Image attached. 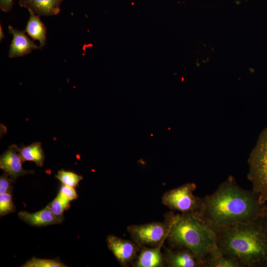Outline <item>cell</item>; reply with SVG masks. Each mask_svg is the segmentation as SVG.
Masks as SVG:
<instances>
[{
	"label": "cell",
	"instance_id": "obj_1",
	"mask_svg": "<svg viewBox=\"0 0 267 267\" xmlns=\"http://www.w3.org/2000/svg\"><path fill=\"white\" fill-rule=\"evenodd\" d=\"M266 205L252 189L242 188L230 176L213 193L202 198L198 212L215 231L255 219L264 213Z\"/></svg>",
	"mask_w": 267,
	"mask_h": 267
},
{
	"label": "cell",
	"instance_id": "obj_2",
	"mask_svg": "<svg viewBox=\"0 0 267 267\" xmlns=\"http://www.w3.org/2000/svg\"><path fill=\"white\" fill-rule=\"evenodd\" d=\"M215 231L217 247L242 267H267V214L265 210L251 221Z\"/></svg>",
	"mask_w": 267,
	"mask_h": 267
},
{
	"label": "cell",
	"instance_id": "obj_3",
	"mask_svg": "<svg viewBox=\"0 0 267 267\" xmlns=\"http://www.w3.org/2000/svg\"><path fill=\"white\" fill-rule=\"evenodd\" d=\"M168 227L167 239L175 249L189 250L202 267L203 262L213 249L217 247L215 231L202 219L198 212L165 215Z\"/></svg>",
	"mask_w": 267,
	"mask_h": 267
},
{
	"label": "cell",
	"instance_id": "obj_4",
	"mask_svg": "<svg viewBox=\"0 0 267 267\" xmlns=\"http://www.w3.org/2000/svg\"><path fill=\"white\" fill-rule=\"evenodd\" d=\"M247 178L262 204L267 201V127L258 137L248 158Z\"/></svg>",
	"mask_w": 267,
	"mask_h": 267
},
{
	"label": "cell",
	"instance_id": "obj_5",
	"mask_svg": "<svg viewBox=\"0 0 267 267\" xmlns=\"http://www.w3.org/2000/svg\"><path fill=\"white\" fill-rule=\"evenodd\" d=\"M196 189L195 183H186L166 192L162 197V202L170 209L181 213L198 212L202 198L194 195Z\"/></svg>",
	"mask_w": 267,
	"mask_h": 267
},
{
	"label": "cell",
	"instance_id": "obj_6",
	"mask_svg": "<svg viewBox=\"0 0 267 267\" xmlns=\"http://www.w3.org/2000/svg\"><path fill=\"white\" fill-rule=\"evenodd\" d=\"M127 230L133 241L140 247L161 245L168 234L167 224L160 222L132 224L129 225Z\"/></svg>",
	"mask_w": 267,
	"mask_h": 267
},
{
	"label": "cell",
	"instance_id": "obj_7",
	"mask_svg": "<svg viewBox=\"0 0 267 267\" xmlns=\"http://www.w3.org/2000/svg\"><path fill=\"white\" fill-rule=\"evenodd\" d=\"M108 249L121 266L126 267L136 257L141 247L134 241L124 239L113 235L106 238Z\"/></svg>",
	"mask_w": 267,
	"mask_h": 267
},
{
	"label": "cell",
	"instance_id": "obj_8",
	"mask_svg": "<svg viewBox=\"0 0 267 267\" xmlns=\"http://www.w3.org/2000/svg\"><path fill=\"white\" fill-rule=\"evenodd\" d=\"M18 148L15 144L9 146L0 158V168L13 180L20 176L34 173V171H27L22 168L23 162L19 155Z\"/></svg>",
	"mask_w": 267,
	"mask_h": 267
},
{
	"label": "cell",
	"instance_id": "obj_9",
	"mask_svg": "<svg viewBox=\"0 0 267 267\" xmlns=\"http://www.w3.org/2000/svg\"><path fill=\"white\" fill-rule=\"evenodd\" d=\"M9 33L13 35L10 45L8 56L10 58L25 56L30 53L33 49H41L25 34V31H19L8 26Z\"/></svg>",
	"mask_w": 267,
	"mask_h": 267
},
{
	"label": "cell",
	"instance_id": "obj_10",
	"mask_svg": "<svg viewBox=\"0 0 267 267\" xmlns=\"http://www.w3.org/2000/svg\"><path fill=\"white\" fill-rule=\"evenodd\" d=\"M164 260L169 267H201L193 254L185 248H165Z\"/></svg>",
	"mask_w": 267,
	"mask_h": 267
},
{
	"label": "cell",
	"instance_id": "obj_11",
	"mask_svg": "<svg viewBox=\"0 0 267 267\" xmlns=\"http://www.w3.org/2000/svg\"><path fill=\"white\" fill-rule=\"evenodd\" d=\"M63 0H19L21 7L31 10L40 16H52L58 14Z\"/></svg>",
	"mask_w": 267,
	"mask_h": 267
},
{
	"label": "cell",
	"instance_id": "obj_12",
	"mask_svg": "<svg viewBox=\"0 0 267 267\" xmlns=\"http://www.w3.org/2000/svg\"><path fill=\"white\" fill-rule=\"evenodd\" d=\"M18 215L21 220L33 226H46L59 223L62 221V220L57 218L47 206L34 213L20 211Z\"/></svg>",
	"mask_w": 267,
	"mask_h": 267
},
{
	"label": "cell",
	"instance_id": "obj_13",
	"mask_svg": "<svg viewBox=\"0 0 267 267\" xmlns=\"http://www.w3.org/2000/svg\"><path fill=\"white\" fill-rule=\"evenodd\" d=\"M161 245L151 247L142 246L134 264L135 267H162L164 265V256L161 252Z\"/></svg>",
	"mask_w": 267,
	"mask_h": 267
},
{
	"label": "cell",
	"instance_id": "obj_14",
	"mask_svg": "<svg viewBox=\"0 0 267 267\" xmlns=\"http://www.w3.org/2000/svg\"><path fill=\"white\" fill-rule=\"evenodd\" d=\"M28 10L30 13V17L25 32L33 40L39 41L40 43V46L42 48L46 44V27L40 20V15L36 14L30 9Z\"/></svg>",
	"mask_w": 267,
	"mask_h": 267
},
{
	"label": "cell",
	"instance_id": "obj_15",
	"mask_svg": "<svg viewBox=\"0 0 267 267\" xmlns=\"http://www.w3.org/2000/svg\"><path fill=\"white\" fill-rule=\"evenodd\" d=\"M202 267H242L239 262L225 255L217 247L212 250L206 257Z\"/></svg>",
	"mask_w": 267,
	"mask_h": 267
},
{
	"label": "cell",
	"instance_id": "obj_16",
	"mask_svg": "<svg viewBox=\"0 0 267 267\" xmlns=\"http://www.w3.org/2000/svg\"><path fill=\"white\" fill-rule=\"evenodd\" d=\"M18 152L23 162L33 161L38 166H43L45 156L40 142H35L28 146H23L18 148Z\"/></svg>",
	"mask_w": 267,
	"mask_h": 267
},
{
	"label": "cell",
	"instance_id": "obj_17",
	"mask_svg": "<svg viewBox=\"0 0 267 267\" xmlns=\"http://www.w3.org/2000/svg\"><path fill=\"white\" fill-rule=\"evenodd\" d=\"M70 202L58 193L47 206L57 218L63 220L64 212L70 207Z\"/></svg>",
	"mask_w": 267,
	"mask_h": 267
},
{
	"label": "cell",
	"instance_id": "obj_18",
	"mask_svg": "<svg viewBox=\"0 0 267 267\" xmlns=\"http://www.w3.org/2000/svg\"><path fill=\"white\" fill-rule=\"evenodd\" d=\"M22 267H65L66 266L59 259H43L33 258L22 266Z\"/></svg>",
	"mask_w": 267,
	"mask_h": 267
},
{
	"label": "cell",
	"instance_id": "obj_19",
	"mask_svg": "<svg viewBox=\"0 0 267 267\" xmlns=\"http://www.w3.org/2000/svg\"><path fill=\"white\" fill-rule=\"evenodd\" d=\"M55 177L58 179L62 184L72 187L78 185L79 182L83 179V177L73 172L66 171L63 170L58 172Z\"/></svg>",
	"mask_w": 267,
	"mask_h": 267
},
{
	"label": "cell",
	"instance_id": "obj_20",
	"mask_svg": "<svg viewBox=\"0 0 267 267\" xmlns=\"http://www.w3.org/2000/svg\"><path fill=\"white\" fill-rule=\"evenodd\" d=\"M15 207L11 193L0 194V215L3 216L15 211Z\"/></svg>",
	"mask_w": 267,
	"mask_h": 267
},
{
	"label": "cell",
	"instance_id": "obj_21",
	"mask_svg": "<svg viewBox=\"0 0 267 267\" xmlns=\"http://www.w3.org/2000/svg\"><path fill=\"white\" fill-rule=\"evenodd\" d=\"M13 180L6 173L0 178V194L11 193L12 190V182Z\"/></svg>",
	"mask_w": 267,
	"mask_h": 267
},
{
	"label": "cell",
	"instance_id": "obj_22",
	"mask_svg": "<svg viewBox=\"0 0 267 267\" xmlns=\"http://www.w3.org/2000/svg\"><path fill=\"white\" fill-rule=\"evenodd\" d=\"M58 193L70 202L78 198L74 187L63 184H62Z\"/></svg>",
	"mask_w": 267,
	"mask_h": 267
},
{
	"label": "cell",
	"instance_id": "obj_23",
	"mask_svg": "<svg viewBox=\"0 0 267 267\" xmlns=\"http://www.w3.org/2000/svg\"><path fill=\"white\" fill-rule=\"evenodd\" d=\"M14 0H0V9L4 12H8L12 9Z\"/></svg>",
	"mask_w": 267,
	"mask_h": 267
},
{
	"label": "cell",
	"instance_id": "obj_24",
	"mask_svg": "<svg viewBox=\"0 0 267 267\" xmlns=\"http://www.w3.org/2000/svg\"><path fill=\"white\" fill-rule=\"evenodd\" d=\"M0 41H1V40H2L4 38V36L3 35V31H2V29L1 28V25L0 26Z\"/></svg>",
	"mask_w": 267,
	"mask_h": 267
},
{
	"label": "cell",
	"instance_id": "obj_25",
	"mask_svg": "<svg viewBox=\"0 0 267 267\" xmlns=\"http://www.w3.org/2000/svg\"><path fill=\"white\" fill-rule=\"evenodd\" d=\"M265 212L267 214V204L265 208Z\"/></svg>",
	"mask_w": 267,
	"mask_h": 267
}]
</instances>
